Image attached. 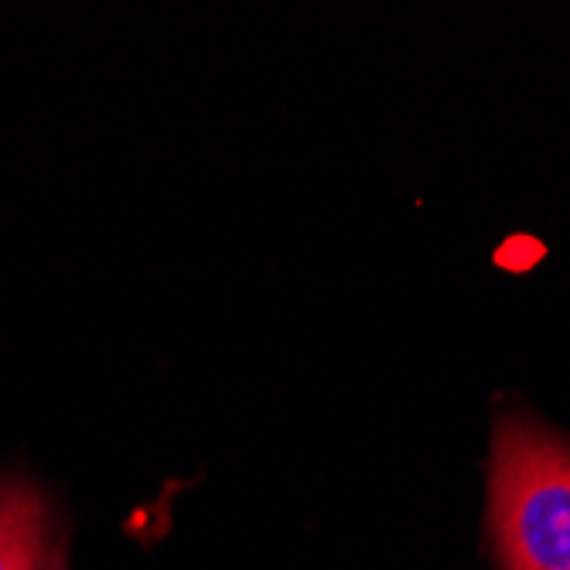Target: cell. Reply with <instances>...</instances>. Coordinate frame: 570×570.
Returning a JSON list of instances; mask_svg holds the SVG:
<instances>
[{"label": "cell", "mask_w": 570, "mask_h": 570, "mask_svg": "<svg viewBox=\"0 0 570 570\" xmlns=\"http://www.w3.org/2000/svg\"><path fill=\"white\" fill-rule=\"evenodd\" d=\"M31 570H66V550H62L59 537L48 543V550L38 557V563H35Z\"/></svg>", "instance_id": "3"}, {"label": "cell", "mask_w": 570, "mask_h": 570, "mask_svg": "<svg viewBox=\"0 0 570 570\" xmlns=\"http://www.w3.org/2000/svg\"><path fill=\"white\" fill-rule=\"evenodd\" d=\"M489 533L502 570H570V441L530 417L495 424Z\"/></svg>", "instance_id": "1"}, {"label": "cell", "mask_w": 570, "mask_h": 570, "mask_svg": "<svg viewBox=\"0 0 570 570\" xmlns=\"http://www.w3.org/2000/svg\"><path fill=\"white\" fill-rule=\"evenodd\" d=\"M56 540L51 512L31 482H0V570H31Z\"/></svg>", "instance_id": "2"}]
</instances>
